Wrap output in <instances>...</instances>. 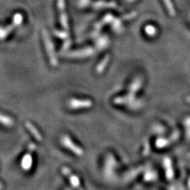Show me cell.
Returning a JSON list of instances; mask_svg holds the SVG:
<instances>
[{
  "mask_svg": "<svg viewBox=\"0 0 190 190\" xmlns=\"http://www.w3.org/2000/svg\"><path fill=\"white\" fill-rule=\"evenodd\" d=\"M42 37H43L44 47H45L46 49V52H47V54L48 56H49L51 64L54 67L57 66L58 60L57 58H56V53H55L54 45H53V41H52V40H51L50 37H49V33H48V32L46 31V30H43V32H42Z\"/></svg>",
  "mask_w": 190,
  "mask_h": 190,
  "instance_id": "cell-1",
  "label": "cell"
},
{
  "mask_svg": "<svg viewBox=\"0 0 190 190\" xmlns=\"http://www.w3.org/2000/svg\"><path fill=\"white\" fill-rule=\"evenodd\" d=\"M60 143L63 145V146H64L65 148H67V150L71 151L73 154H75L77 156H82L84 154L83 150L81 148L80 146H79L77 144H75L72 140L68 136H62L61 140H60Z\"/></svg>",
  "mask_w": 190,
  "mask_h": 190,
  "instance_id": "cell-2",
  "label": "cell"
},
{
  "mask_svg": "<svg viewBox=\"0 0 190 190\" xmlns=\"http://www.w3.org/2000/svg\"><path fill=\"white\" fill-rule=\"evenodd\" d=\"M61 172L63 174L65 175L67 179L70 182L72 186L75 190H83V188L81 186L80 180L78 178V176L75 175L72 173V171L67 166H63L61 169Z\"/></svg>",
  "mask_w": 190,
  "mask_h": 190,
  "instance_id": "cell-3",
  "label": "cell"
},
{
  "mask_svg": "<svg viewBox=\"0 0 190 190\" xmlns=\"http://www.w3.org/2000/svg\"><path fill=\"white\" fill-rule=\"evenodd\" d=\"M67 105L71 109H88L93 105L92 101L89 99H73L68 101Z\"/></svg>",
  "mask_w": 190,
  "mask_h": 190,
  "instance_id": "cell-4",
  "label": "cell"
},
{
  "mask_svg": "<svg viewBox=\"0 0 190 190\" xmlns=\"http://www.w3.org/2000/svg\"><path fill=\"white\" fill-rule=\"evenodd\" d=\"M94 53V50L92 48H86L84 49L69 53L67 54V56H69V58H86L92 56Z\"/></svg>",
  "mask_w": 190,
  "mask_h": 190,
  "instance_id": "cell-5",
  "label": "cell"
},
{
  "mask_svg": "<svg viewBox=\"0 0 190 190\" xmlns=\"http://www.w3.org/2000/svg\"><path fill=\"white\" fill-rule=\"evenodd\" d=\"M25 127H27V129L29 130V132L31 133L32 136L35 138L37 141H39V142L41 141L42 140L41 134H40V132L37 130V128L35 127V126L33 125V124H31L30 122H29V121H27V122L25 123Z\"/></svg>",
  "mask_w": 190,
  "mask_h": 190,
  "instance_id": "cell-6",
  "label": "cell"
},
{
  "mask_svg": "<svg viewBox=\"0 0 190 190\" xmlns=\"http://www.w3.org/2000/svg\"><path fill=\"white\" fill-rule=\"evenodd\" d=\"M32 162H33V158H32L31 155H30V152H29L26 155H25L24 157L22 158L21 166H22L24 169H29L31 167Z\"/></svg>",
  "mask_w": 190,
  "mask_h": 190,
  "instance_id": "cell-7",
  "label": "cell"
},
{
  "mask_svg": "<svg viewBox=\"0 0 190 190\" xmlns=\"http://www.w3.org/2000/svg\"><path fill=\"white\" fill-rule=\"evenodd\" d=\"M141 86H142L141 79H139V78L135 79V80L132 82L131 85L129 86V92H130V94H134L135 95V94H136V93L139 90V89L141 87Z\"/></svg>",
  "mask_w": 190,
  "mask_h": 190,
  "instance_id": "cell-8",
  "label": "cell"
},
{
  "mask_svg": "<svg viewBox=\"0 0 190 190\" xmlns=\"http://www.w3.org/2000/svg\"><path fill=\"white\" fill-rule=\"evenodd\" d=\"M109 55H106V56H105V58L101 60V62H100L99 64L98 65V67H97L96 68V72L98 74H101L103 72H104V70H105V68L106 67V66L108 65L109 61Z\"/></svg>",
  "mask_w": 190,
  "mask_h": 190,
  "instance_id": "cell-9",
  "label": "cell"
},
{
  "mask_svg": "<svg viewBox=\"0 0 190 190\" xmlns=\"http://www.w3.org/2000/svg\"><path fill=\"white\" fill-rule=\"evenodd\" d=\"M15 27L16 25L12 22V24L9 25L8 26L2 28V30H1V38H2V40H3L7 36L9 35L10 33H11Z\"/></svg>",
  "mask_w": 190,
  "mask_h": 190,
  "instance_id": "cell-10",
  "label": "cell"
},
{
  "mask_svg": "<svg viewBox=\"0 0 190 190\" xmlns=\"http://www.w3.org/2000/svg\"><path fill=\"white\" fill-rule=\"evenodd\" d=\"M1 122L4 126L8 127H11L14 125V122L11 117H8V116H5L4 114H1Z\"/></svg>",
  "mask_w": 190,
  "mask_h": 190,
  "instance_id": "cell-11",
  "label": "cell"
},
{
  "mask_svg": "<svg viewBox=\"0 0 190 190\" xmlns=\"http://www.w3.org/2000/svg\"><path fill=\"white\" fill-rule=\"evenodd\" d=\"M60 22H61L62 26L63 29L67 30L69 29L68 26V20H67V16L65 14L64 11H60Z\"/></svg>",
  "mask_w": 190,
  "mask_h": 190,
  "instance_id": "cell-12",
  "label": "cell"
},
{
  "mask_svg": "<svg viewBox=\"0 0 190 190\" xmlns=\"http://www.w3.org/2000/svg\"><path fill=\"white\" fill-rule=\"evenodd\" d=\"M145 33H146V35L150 36V37H154L157 33V30L153 25H148L147 26L145 27Z\"/></svg>",
  "mask_w": 190,
  "mask_h": 190,
  "instance_id": "cell-13",
  "label": "cell"
},
{
  "mask_svg": "<svg viewBox=\"0 0 190 190\" xmlns=\"http://www.w3.org/2000/svg\"><path fill=\"white\" fill-rule=\"evenodd\" d=\"M23 21V17L21 14H16L14 16V20H13V23L16 25V27L20 25Z\"/></svg>",
  "mask_w": 190,
  "mask_h": 190,
  "instance_id": "cell-14",
  "label": "cell"
},
{
  "mask_svg": "<svg viewBox=\"0 0 190 190\" xmlns=\"http://www.w3.org/2000/svg\"><path fill=\"white\" fill-rule=\"evenodd\" d=\"M164 2L166 4V8H167L169 14H170L171 15H174V7H173L172 2H171L169 0H164Z\"/></svg>",
  "mask_w": 190,
  "mask_h": 190,
  "instance_id": "cell-15",
  "label": "cell"
},
{
  "mask_svg": "<svg viewBox=\"0 0 190 190\" xmlns=\"http://www.w3.org/2000/svg\"><path fill=\"white\" fill-rule=\"evenodd\" d=\"M55 35L56 36V37H59V38H66L67 37V33H66V32H62V31H55L54 32Z\"/></svg>",
  "mask_w": 190,
  "mask_h": 190,
  "instance_id": "cell-16",
  "label": "cell"
},
{
  "mask_svg": "<svg viewBox=\"0 0 190 190\" xmlns=\"http://www.w3.org/2000/svg\"><path fill=\"white\" fill-rule=\"evenodd\" d=\"M58 8H59V11H64V9H65L64 0H58Z\"/></svg>",
  "mask_w": 190,
  "mask_h": 190,
  "instance_id": "cell-17",
  "label": "cell"
},
{
  "mask_svg": "<svg viewBox=\"0 0 190 190\" xmlns=\"http://www.w3.org/2000/svg\"><path fill=\"white\" fill-rule=\"evenodd\" d=\"M127 1H129V2H132V1H135V0H127Z\"/></svg>",
  "mask_w": 190,
  "mask_h": 190,
  "instance_id": "cell-18",
  "label": "cell"
}]
</instances>
